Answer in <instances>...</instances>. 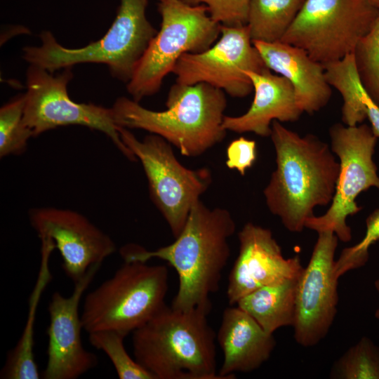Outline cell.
I'll list each match as a JSON object with an SVG mask.
<instances>
[{
    "label": "cell",
    "mask_w": 379,
    "mask_h": 379,
    "mask_svg": "<svg viewBox=\"0 0 379 379\" xmlns=\"http://www.w3.org/2000/svg\"><path fill=\"white\" fill-rule=\"evenodd\" d=\"M235 230L229 211L211 209L199 200L172 244L154 251L128 244L120 248L119 253L126 262H147L152 258L166 261L175 270L179 281L171 307L180 310L202 308L210 312L209 298L218 291L230 256L228 239Z\"/></svg>",
    "instance_id": "1"
},
{
    "label": "cell",
    "mask_w": 379,
    "mask_h": 379,
    "mask_svg": "<svg viewBox=\"0 0 379 379\" xmlns=\"http://www.w3.org/2000/svg\"><path fill=\"white\" fill-rule=\"evenodd\" d=\"M277 167L263 193L270 211L284 227L300 232L317 206L331 203L340 170L331 147L313 134L300 136L272 123Z\"/></svg>",
    "instance_id": "2"
},
{
    "label": "cell",
    "mask_w": 379,
    "mask_h": 379,
    "mask_svg": "<svg viewBox=\"0 0 379 379\" xmlns=\"http://www.w3.org/2000/svg\"><path fill=\"white\" fill-rule=\"evenodd\" d=\"M226 106L221 89L206 83H175L168 93L165 110L147 109L126 97L118 98L112 109L117 126L158 135L182 155L196 157L224 140Z\"/></svg>",
    "instance_id": "3"
},
{
    "label": "cell",
    "mask_w": 379,
    "mask_h": 379,
    "mask_svg": "<svg viewBox=\"0 0 379 379\" xmlns=\"http://www.w3.org/2000/svg\"><path fill=\"white\" fill-rule=\"evenodd\" d=\"M209 311L166 304L132 333L134 359L154 379H222Z\"/></svg>",
    "instance_id": "4"
},
{
    "label": "cell",
    "mask_w": 379,
    "mask_h": 379,
    "mask_svg": "<svg viewBox=\"0 0 379 379\" xmlns=\"http://www.w3.org/2000/svg\"><path fill=\"white\" fill-rule=\"evenodd\" d=\"M147 0H120L117 16L106 34L81 48L60 44L49 31L40 34L41 44L26 46L22 57L29 65L51 73L82 63L106 65L111 74L126 84L157 30L147 20Z\"/></svg>",
    "instance_id": "5"
},
{
    "label": "cell",
    "mask_w": 379,
    "mask_h": 379,
    "mask_svg": "<svg viewBox=\"0 0 379 379\" xmlns=\"http://www.w3.org/2000/svg\"><path fill=\"white\" fill-rule=\"evenodd\" d=\"M168 289L165 265L124 262L86 295L81 314L83 328L88 333L112 330L127 336L166 304Z\"/></svg>",
    "instance_id": "6"
},
{
    "label": "cell",
    "mask_w": 379,
    "mask_h": 379,
    "mask_svg": "<svg viewBox=\"0 0 379 379\" xmlns=\"http://www.w3.org/2000/svg\"><path fill=\"white\" fill-rule=\"evenodd\" d=\"M157 1L160 29L126 84L128 93L138 102L160 90L181 56L206 50L220 34L221 25L211 18L205 5H190L182 0Z\"/></svg>",
    "instance_id": "7"
},
{
    "label": "cell",
    "mask_w": 379,
    "mask_h": 379,
    "mask_svg": "<svg viewBox=\"0 0 379 379\" xmlns=\"http://www.w3.org/2000/svg\"><path fill=\"white\" fill-rule=\"evenodd\" d=\"M379 14L370 0H305L281 41L322 65L353 53Z\"/></svg>",
    "instance_id": "8"
},
{
    "label": "cell",
    "mask_w": 379,
    "mask_h": 379,
    "mask_svg": "<svg viewBox=\"0 0 379 379\" xmlns=\"http://www.w3.org/2000/svg\"><path fill=\"white\" fill-rule=\"evenodd\" d=\"M118 131L123 142L140 161L150 198L176 238L192 206L211 184L210 170L182 166L171 144L158 135L150 133L140 140L128 128L118 126Z\"/></svg>",
    "instance_id": "9"
},
{
    "label": "cell",
    "mask_w": 379,
    "mask_h": 379,
    "mask_svg": "<svg viewBox=\"0 0 379 379\" xmlns=\"http://www.w3.org/2000/svg\"><path fill=\"white\" fill-rule=\"evenodd\" d=\"M329 136L331 149L340 164L335 194L327 211L308 218L305 226L317 233L331 231L346 243L352 239L346 220L361 209L357 197L371 187L379 190V175L373 161L378 138L371 126L363 123L356 126L335 124L329 128Z\"/></svg>",
    "instance_id": "10"
},
{
    "label": "cell",
    "mask_w": 379,
    "mask_h": 379,
    "mask_svg": "<svg viewBox=\"0 0 379 379\" xmlns=\"http://www.w3.org/2000/svg\"><path fill=\"white\" fill-rule=\"evenodd\" d=\"M72 77V67L54 75L29 65L26 72L23 121L34 137L58 127L80 125L105 133L124 157L136 161L121 139L112 107L78 103L69 98L67 84Z\"/></svg>",
    "instance_id": "11"
},
{
    "label": "cell",
    "mask_w": 379,
    "mask_h": 379,
    "mask_svg": "<svg viewBox=\"0 0 379 379\" xmlns=\"http://www.w3.org/2000/svg\"><path fill=\"white\" fill-rule=\"evenodd\" d=\"M267 68L251 40L247 25H221L220 38L206 50L185 53L172 73L180 84L206 83L232 97L244 98L253 91L246 71Z\"/></svg>",
    "instance_id": "12"
},
{
    "label": "cell",
    "mask_w": 379,
    "mask_h": 379,
    "mask_svg": "<svg viewBox=\"0 0 379 379\" xmlns=\"http://www.w3.org/2000/svg\"><path fill=\"white\" fill-rule=\"evenodd\" d=\"M338 240L331 231L318 232L310 260L298 278L293 327L296 343L305 347L326 336L337 314L339 278L334 257Z\"/></svg>",
    "instance_id": "13"
},
{
    "label": "cell",
    "mask_w": 379,
    "mask_h": 379,
    "mask_svg": "<svg viewBox=\"0 0 379 379\" xmlns=\"http://www.w3.org/2000/svg\"><path fill=\"white\" fill-rule=\"evenodd\" d=\"M29 219L39 238L53 241L62 257V270L74 283L117 251L112 239L79 212L35 208L29 212Z\"/></svg>",
    "instance_id": "14"
},
{
    "label": "cell",
    "mask_w": 379,
    "mask_h": 379,
    "mask_svg": "<svg viewBox=\"0 0 379 379\" xmlns=\"http://www.w3.org/2000/svg\"><path fill=\"white\" fill-rule=\"evenodd\" d=\"M102 264L89 268L74 283L72 294L65 297L55 292L48 306L50 322L47 329V362L44 379H77L98 364V357L83 345V325L79 314L81 297Z\"/></svg>",
    "instance_id": "15"
},
{
    "label": "cell",
    "mask_w": 379,
    "mask_h": 379,
    "mask_svg": "<svg viewBox=\"0 0 379 379\" xmlns=\"http://www.w3.org/2000/svg\"><path fill=\"white\" fill-rule=\"evenodd\" d=\"M239 254L230 271L227 298L230 305L253 291L300 276L298 255L285 258L270 230L247 222L238 233Z\"/></svg>",
    "instance_id": "16"
},
{
    "label": "cell",
    "mask_w": 379,
    "mask_h": 379,
    "mask_svg": "<svg viewBox=\"0 0 379 379\" xmlns=\"http://www.w3.org/2000/svg\"><path fill=\"white\" fill-rule=\"evenodd\" d=\"M254 91L253 100L244 114L225 116L223 128L238 133L251 132L262 137L270 136L272 123L295 122L303 113L299 108L294 88L281 75L274 74L268 68L260 72L246 71Z\"/></svg>",
    "instance_id": "17"
},
{
    "label": "cell",
    "mask_w": 379,
    "mask_h": 379,
    "mask_svg": "<svg viewBox=\"0 0 379 379\" xmlns=\"http://www.w3.org/2000/svg\"><path fill=\"white\" fill-rule=\"evenodd\" d=\"M266 67L292 84L297 104L302 112L312 114L329 102L332 90L324 65L303 49L288 43L253 41Z\"/></svg>",
    "instance_id": "18"
},
{
    "label": "cell",
    "mask_w": 379,
    "mask_h": 379,
    "mask_svg": "<svg viewBox=\"0 0 379 379\" xmlns=\"http://www.w3.org/2000/svg\"><path fill=\"white\" fill-rule=\"evenodd\" d=\"M216 338L224 356L218 371L222 379L258 368L269 359L276 345L273 334L237 306L224 310Z\"/></svg>",
    "instance_id": "19"
},
{
    "label": "cell",
    "mask_w": 379,
    "mask_h": 379,
    "mask_svg": "<svg viewBox=\"0 0 379 379\" xmlns=\"http://www.w3.org/2000/svg\"><path fill=\"white\" fill-rule=\"evenodd\" d=\"M41 260L39 272L29 298V312L23 333L16 345L8 354L0 378L4 379H39V371L34 357V324L37 305L46 285L51 279L49 258L55 244L48 237L40 238Z\"/></svg>",
    "instance_id": "20"
},
{
    "label": "cell",
    "mask_w": 379,
    "mask_h": 379,
    "mask_svg": "<svg viewBox=\"0 0 379 379\" xmlns=\"http://www.w3.org/2000/svg\"><path fill=\"white\" fill-rule=\"evenodd\" d=\"M298 278L260 287L241 298L236 305L270 333L284 326H293Z\"/></svg>",
    "instance_id": "21"
},
{
    "label": "cell",
    "mask_w": 379,
    "mask_h": 379,
    "mask_svg": "<svg viewBox=\"0 0 379 379\" xmlns=\"http://www.w3.org/2000/svg\"><path fill=\"white\" fill-rule=\"evenodd\" d=\"M328 83L340 93L343 105L342 121L356 126L367 119V104L371 96L363 86L355 66L353 53L343 59L324 65Z\"/></svg>",
    "instance_id": "22"
},
{
    "label": "cell",
    "mask_w": 379,
    "mask_h": 379,
    "mask_svg": "<svg viewBox=\"0 0 379 379\" xmlns=\"http://www.w3.org/2000/svg\"><path fill=\"white\" fill-rule=\"evenodd\" d=\"M305 0H251L247 27L252 41H281Z\"/></svg>",
    "instance_id": "23"
},
{
    "label": "cell",
    "mask_w": 379,
    "mask_h": 379,
    "mask_svg": "<svg viewBox=\"0 0 379 379\" xmlns=\"http://www.w3.org/2000/svg\"><path fill=\"white\" fill-rule=\"evenodd\" d=\"M330 378L379 379V347L363 336L334 363Z\"/></svg>",
    "instance_id": "24"
},
{
    "label": "cell",
    "mask_w": 379,
    "mask_h": 379,
    "mask_svg": "<svg viewBox=\"0 0 379 379\" xmlns=\"http://www.w3.org/2000/svg\"><path fill=\"white\" fill-rule=\"evenodd\" d=\"M88 334L91 345L104 352L120 379H154V376L128 354L124 344L126 335L112 330Z\"/></svg>",
    "instance_id": "25"
},
{
    "label": "cell",
    "mask_w": 379,
    "mask_h": 379,
    "mask_svg": "<svg viewBox=\"0 0 379 379\" xmlns=\"http://www.w3.org/2000/svg\"><path fill=\"white\" fill-rule=\"evenodd\" d=\"M25 94L20 95L0 109V157L20 154L34 137L24 124Z\"/></svg>",
    "instance_id": "26"
},
{
    "label": "cell",
    "mask_w": 379,
    "mask_h": 379,
    "mask_svg": "<svg viewBox=\"0 0 379 379\" xmlns=\"http://www.w3.org/2000/svg\"><path fill=\"white\" fill-rule=\"evenodd\" d=\"M352 53L363 86L379 106V14Z\"/></svg>",
    "instance_id": "27"
},
{
    "label": "cell",
    "mask_w": 379,
    "mask_h": 379,
    "mask_svg": "<svg viewBox=\"0 0 379 379\" xmlns=\"http://www.w3.org/2000/svg\"><path fill=\"white\" fill-rule=\"evenodd\" d=\"M364 238L357 244L344 248L335 263V272L340 278L346 272L364 266L369 258V248L379 241V208L374 210L366 220Z\"/></svg>",
    "instance_id": "28"
},
{
    "label": "cell",
    "mask_w": 379,
    "mask_h": 379,
    "mask_svg": "<svg viewBox=\"0 0 379 379\" xmlns=\"http://www.w3.org/2000/svg\"><path fill=\"white\" fill-rule=\"evenodd\" d=\"M190 5L205 4L211 18L221 25L236 27L247 24L251 0H182Z\"/></svg>",
    "instance_id": "29"
},
{
    "label": "cell",
    "mask_w": 379,
    "mask_h": 379,
    "mask_svg": "<svg viewBox=\"0 0 379 379\" xmlns=\"http://www.w3.org/2000/svg\"><path fill=\"white\" fill-rule=\"evenodd\" d=\"M226 166L237 170L241 175L251 168L257 158V145L253 140L240 137L232 140L227 148Z\"/></svg>",
    "instance_id": "30"
},
{
    "label": "cell",
    "mask_w": 379,
    "mask_h": 379,
    "mask_svg": "<svg viewBox=\"0 0 379 379\" xmlns=\"http://www.w3.org/2000/svg\"><path fill=\"white\" fill-rule=\"evenodd\" d=\"M366 116L374 135L379 138V106L371 98L368 101Z\"/></svg>",
    "instance_id": "31"
},
{
    "label": "cell",
    "mask_w": 379,
    "mask_h": 379,
    "mask_svg": "<svg viewBox=\"0 0 379 379\" xmlns=\"http://www.w3.org/2000/svg\"><path fill=\"white\" fill-rule=\"evenodd\" d=\"M374 287L379 295V278L374 281ZM374 316L377 319H379V308L375 310Z\"/></svg>",
    "instance_id": "32"
},
{
    "label": "cell",
    "mask_w": 379,
    "mask_h": 379,
    "mask_svg": "<svg viewBox=\"0 0 379 379\" xmlns=\"http://www.w3.org/2000/svg\"><path fill=\"white\" fill-rule=\"evenodd\" d=\"M376 7L379 8V0H370Z\"/></svg>",
    "instance_id": "33"
}]
</instances>
